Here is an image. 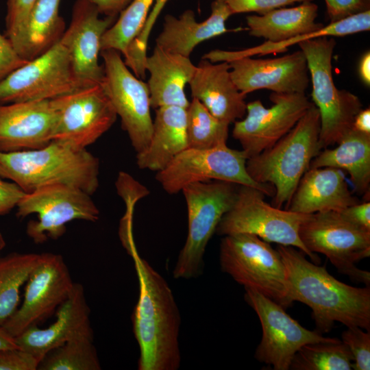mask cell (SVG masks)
I'll return each instance as SVG.
<instances>
[{
  "label": "cell",
  "instance_id": "cell-48",
  "mask_svg": "<svg viewBox=\"0 0 370 370\" xmlns=\"http://www.w3.org/2000/svg\"><path fill=\"white\" fill-rule=\"evenodd\" d=\"M17 347L15 337L0 326V350Z\"/></svg>",
  "mask_w": 370,
  "mask_h": 370
},
{
  "label": "cell",
  "instance_id": "cell-37",
  "mask_svg": "<svg viewBox=\"0 0 370 370\" xmlns=\"http://www.w3.org/2000/svg\"><path fill=\"white\" fill-rule=\"evenodd\" d=\"M36 0H7L5 36L14 49L17 45L29 13Z\"/></svg>",
  "mask_w": 370,
  "mask_h": 370
},
{
  "label": "cell",
  "instance_id": "cell-45",
  "mask_svg": "<svg viewBox=\"0 0 370 370\" xmlns=\"http://www.w3.org/2000/svg\"><path fill=\"white\" fill-rule=\"evenodd\" d=\"M167 1L168 0L155 1V5L153 8L152 11L149 14L141 32L136 39V42L141 47L147 46L149 34L152 29L156 18L159 16L160 12L162 11Z\"/></svg>",
  "mask_w": 370,
  "mask_h": 370
},
{
  "label": "cell",
  "instance_id": "cell-18",
  "mask_svg": "<svg viewBox=\"0 0 370 370\" xmlns=\"http://www.w3.org/2000/svg\"><path fill=\"white\" fill-rule=\"evenodd\" d=\"M117 17H100L97 9L86 0H76L71 23L60 42L69 56L75 77L82 87L102 84L103 66L99 62L101 41Z\"/></svg>",
  "mask_w": 370,
  "mask_h": 370
},
{
  "label": "cell",
  "instance_id": "cell-39",
  "mask_svg": "<svg viewBox=\"0 0 370 370\" xmlns=\"http://www.w3.org/2000/svg\"><path fill=\"white\" fill-rule=\"evenodd\" d=\"M229 7L232 14L255 12L264 14L272 10L283 8L295 3L313 0H222Z\"/></svg>",
  "mask_w": 370,
  "mask_h": 370
},
{
  "label": "cell",
  "instance_id": "cell-7",
  "mask_svg": "<svg viewBox=\"0 0 370 370\" xmlns=\"http://www.w3.org/2000/svg\"><path fill=\"white\" fill-rule=\"evenodd\" d=\"M265 194L248 186L239 185L230 209L223 216L215 233L219 236L247 233L268 243L299 249L317 264L320 259L301 242L299 230L311 214L282 210L265 201Z\"/></svg>",
  "mask_w": 370,
  "mask_h": 370
},
{
  "label": "cell",
  "instance_id": "cell-46",
  "mask_svg": "<svg viewBox=\"0 0 370 370\" xmlns=\"http://www.w3.org/2000/svg\"><path fill=\"white\" fill-rule=\"evenodd\" d=\"M352 128L362 133L370 134V109H362L355 116Z\"/></svg>",
  "mask_w": 370,
  "mask_h": 370
},
{
  "label": "cell",
  "instance_id": "cell-49",
  "mask_svg": "<svg viewBox=\"0 0 370 370\" xmlns=\"http://www.w3.org/2000/svg\"><path fill=\"white\" fill-rule=\"evenodd\" d=\"M5 246V241L3 235L0 233V250L4 248Z\"/></svg>",
  "mask_w": 370,
  "mask_h": 370
},
{
  "label": "cell",
  "instance_id": "cell-33",
  "mask_svg": "<svg viewBox=\"0 0 370 370\" xmlns=\"http://www.w3.org/2000/svg\"><path fill=\"white\" fill-rule=\"evenodd\" d=\"M156 0H132L102 36L101 51L113 49L124 57L141 32Z\"/></svg>",
  "mask_w": 370,
  "mask_h": 370
},
{
  "label": "cell",
  "instance_id": "cell-41",
  "mask_svg": "<svg viewBox=\"0 0 370 370\" xmlns=\"http://www.w3.org/2000/svg\"><path fill=\"white\" fill-rule=\"evenodd\" d=\"M27 62L19 56L10 40L0 33V82Z\"/></svg>",
  "mask_w": 370,
  "mask_h": 370
},
{
  "label": "cell",
  "instance_id": "cell-8",
  "mask_svg": "<svg viewBox=\"0 0 370 370\" xmlns=\"http://www.w3.org/2000/svg\"><path fill=\"white\" fill-rule=\"evenodd\" d=\"M219 264L245 288L255 290L287 308V278L278 250L258 236L239 233L223 236L219 247Z\"/></svg>",
  "mask_w": 370,
  "mask_h": 370
},
{
  "label": "cell",
  "instance_id": "cell-11",
  "mask_svg": "<svg viewBox=\"0 0 370 370\" xmlns=\"http://www.w3.org/2000/svg\"><path fill=\"white\" fill-rule=\"evenodd\" d=\"M90 196L69 184L46 185L25 193L16 206V215L24 218L37 214V219L29 221L26 229L34 243L56 240L64 234L69 222L99 219V210Z\"/></svg>",
  "mask_w": 370,
  "mask_h": 370
},
{
  "label": "cell",
  "instance_id": "cell-2",
  "mask_svg": "<svg viewBox=\"0 0 370 370\" xmlns=\"http://www.w3.org/2000/svg\"><path fill=\"white\" fill-rule=\"evenodd\" d=\"M139 282L133 331L140 349L139 370H177L181 364V317L165 279L136 249L131 253Z\"/></svg>",
  "mask_w": 370,
  "mask_h": 370
},
{
  "label": "cell",
  "instance_id": "cell-29",
  "mask_svg": "<svg viewBox=\"0 0 370 370\" xmlns=\"http://www.w3.org/2000/svg\"><path fill=\"white\" fill-rule=\"evenodd\" d=\"M61 0H36L21 38L15 47L19 56L29 61L40 56L58 42L65 31L60 15Z\"/></svg>",
  "mask_w": 370,
  "mask_h": 370
},
{
  "label": "cell",
  "instance_id": "cell-32",
  "mask_svg": "<svg viewBox=\"0 0 370 370\" xmlns=\"http://www.w3.org/2000/svg\"><path fill=\"white\" fill-rule=\"evenodd\" d=\"M353 358L348 347L338 338L308 343L295 354L289 369L350 370Z\"/></svg>",
  "mask_w": 370,
  "mask_h": 370
},
{
  "label": "cell",
  "instance_id": "cell-31",
  "mask_svg": "<svg viewBox=\"0 0 370 370\" xmlns=\"http://www.w3.org/2000/svg\"><path fill=\"white\" fill-rule=\"evenodd\" d=\"M41 254L13 253L0 258V326L18 309L20 291Z\"/></svg>",
  "mask_w": 370,
  "mask_h": 370
},
{
  "label": "cell",
  "instance_id": "cell-14",
  "mask_svg": "<svg viewBox=\"0 0 370 370\" xmlns=\"http://www.w3.org/2000/svg\"><path fill=\"white\" fill-rule=\"evenodd\" d=\"M56 114L53 140L84 149L115 123L116 111L102 84L79 88L50 99Z\"/></svg>",
  "mask_w": 370,
  "mask_h": 370
},
{
  "label": "cell",
  "instance_id": "cell-16",
  "mask_svg": "<svg viewBox=\"0 0 370 370\" xmlns=\"http://www.w3.org/2000/svg\"><path fill=\"white\" fill-rule=\"evenodd\" d=\"M266 108L260 100L247 103L246 116L234 122L232 136L248 158L269 149L288 134L312 106L305 93L272 92Z\"/></svg>",
  "mask_w": 370,
  "mask_h": 370
},
{
  "label": "cell",
  "instance_id": "cell-38",
  "mask_svg": "<svg viewBox=\"0 0 370 370\" xmlns=\"http://www.w3.org/2000/svg\"><path fill=\"white\" fill-rule=\"evenodd\" d=\"M40 361L20 347L0 350V370H36Z\"/></svg>",
  "mask_w": 370,
  "mask_h": 370
},
{
  "label": "cell",
  "instance_id": "cell-30",
  "mask_svg": "<svg viewBox=\"0 0 370 370\" xmlns=\"http://www.w3.org/2000/svg\"><path fill=\"white\" fill-rule=\"evenodd\" d=\"M369 29L370 10L349 16L340 21L330 23L320 30L299 35L291 39L278 42L265 41L258 46L240 51L212 50L204 54L202 58L212 62H230L241 58L261 56L286 51L290 46L311 38L321 36H345Z\"/></svg>",
  "mask_w": 370,
  "mask_h": 370
},
{
  "label": "cell",
  "instance_id": "cell-21",
  "mask_svg": "<svg viewBox=\"0 0 370 370\" xmlns=\"http://www.w3.org/2000/svg\"><path fill=\"white\" fill-rule=\"evenodd\" d=\"M90 308L82 284L74 283L66 299L59 306L56 319L49 326L29 328L15 337L17 345L42 360L51 350L85 336H93Z\"/></svg>",
  "mask_w": 370,
  "mask_h": 370
},
{
  "label": "cell",
  "instance_id": "cell-23",
  "mask_svg": "<svg viewBox=\"0 0 370 370\" xmlns=\"http://www.w3.org/2000/svg\"><path fill=\"white\" fill-rule=\"evenodd\" d=\"M358 202L340 169L310 168L301 178L286 209L308 214L341 212Z\"/></svg>",
  "mask_w": 370,
  "mask_h": 370
},
{
  "label": "cell",
  "instance_id": "cell-5",
  "mask_svg": "<svg viewBox=\"0 0 370 370\" xmlns=\"http://www.w3.org/2000/svg\"><path fill=\"white\" fill-rule=\"evenodd\" d=\"M305 55L310 79L312 99L320 115L319 148L338 144L352 129L356 114L362 109L359 97L334 84L332 59L336 46L333 37L321 36L297 44Z\"/></svg>",
  "mask_w": 370,
  "mask_h": 370
},
{
  "label": "cell",
  "instance_id": "cell-19",
  "mask_svg": "<svg viewBox=\"0 0 370 370\" xmlns=\"http://www.w3.org/2000/svg\"><path fill=\"white\" fill-rule=\"evenodd\" d=\"M227 62L233 82L245 95L260 89L305 93L310 83L308 64L301 50L274 58L245 57Z\"/></svg>",
  "mask_w": 370,
  "mask_h": 370
},
{
  "label": "cell",
  "instance_id": "cell-13",
  "mask_svg": "<svg viewBox=\"0 0 370 370\" xmlns=\"http://www.w3.org/2000/svg\"><path fill=\"white\" fill-rule=\"evenodd\" d=\"M81 88L68 52L59 40L0 82V105L49 100Z\"/></svg>",
  "mask_w": 370,
  "mask_h": 370
},
{
  "label": "cell",
  "instance_id": "cell-12",
  "mask_svg": "<svg viewBox=\"0 0 370 370\" xmlns=\"http://www.w3.org/2000/svg\"><path fill=\"white\" fill-rule=\"evenodd\" d=\"M100 54L104 69L102 86L133 148L139 153L148 146L153 127L147 84L131 72L119 51L106 49Z\"/></svg>",
  "mask_w": 370,
  "mask_h": 370
},
{
  "label": "cell",
  "instance_id": "cell-34",
  "mask_svg": "<svg viewBox=\"0 0 370 370\" xmlns=\"http://www.w3.org/2000/svg\"><path fill=\"white\" fill-rule=\"evenodd\" d=\"M230 124L213 116L197 99L186 108L188 147L209 149L226 145Z\"/></svg>",
  "mask_w": 370,
  "mask_h": 370
},
{
  "label": "cell",
  "instance_id": "cell-25",
  "mask_svg": "<svg viewBox=\"0 0 370 370\" xmlns=\"http://www.w3.org/2000/svg\"><path fill=\"white\" fill-rule=\"evenodd\" d=\"M145 66L149 73L147 84L151 108L155 110L165 106L188 108L190 101L185 87L196 70L190 58L156 46L152 54L147 57Z\"/></svg>",
  "mask_w": 370,
  "mask_h": 370
},
{
  "label": "cell",
  "instance_id": "cell-35",
  "mask_svg": "<svg viewBox=\"0 0 370 370\" xmlns=\"http://www.w3.org/2000/svg\"><path fill=\"white\" fill-rule=\"evenodd\" d=\"M93 336L72 339L49 352L41 360L39 370H100Z\"/></svg>",
  "mask_w": 370,
  "mask_h": 370
},
{
  "label": "cell",
  "instance_id": "cell-26",
  "mask_svg": "<svg viewBox=\"0 0 370 370\" xmlns=\"http://www.w3.org/2000/svg\"><path fill=\"white\" fill-rule=\"evenodd\" d=\"M188 147L186 109L160 107L156 109L148 146L136 153V164L140 169L158 172Z\"/></svg>",
  "mask_w": 370,
  "mask_h": 370
},
{
  "label": "cell",
  "instance_id": "cell-10",
  "mask_svg": "<svg viewBox=\"0 0 370 370\" xmlns=\"http://www.w3.org/2000/svg\"><path fill=\"white\" fill-rule=\"evenodd\" d=\"M299 235L311 253L325 255L338 272L369 286L370 273L356 264L370 256V232L339 212L324 211L311 214L301 225Z\"/></svg>",
  "mask_w": 370,
  "mask_h": 370
},
{
  "label": "cell",
  "instance_id": "cell-20",
  "mask_svg": "<svg viewBox=\"0 0 370 370\" xmlns=\"http://www.w3.org/2000/svg\"><path fill=\"white\" fill-rule=\"evenodd\" d=\"M56 114L49 100L0 105V151L34 149L53 140Z\"/></svg>",
  "mask_w": 370,
  "mask_h": 370
},
{
  "label": "cell",
  "instance_id": "cell-3",
  "mask_svg": "<svg viewBox=\"0 0 370 370\" xmlns=\"http://www.w3.org/2000/svg\"><path fill=\"white\" fill-rule=\"evenodd\" d=\"M99 162L84 149L58 140L45 147L14 151H0V177L25 192L65 184L92 195L99 187Z\"/></svg>",
  "mask_w": 370,
  "mask_h": 370
},
{
  "label": "cell",
  "instance_id": "cell-44",
  "mask_svg": "<svg viewBox=\"0 0 370 370\" xmlns=\"http://www.w3.org/2000/svg\"><path fill=\"white\" fill-rule=\"evenodd\" d=\"M92 4L100 14L118 17L132 0H86Z\"/></svg>",
  "mask_w": 370,
  "mask_h": 370
},
{
  "label": "cell",
  "instance_id": "cell-1",
  "mask_svg": "<svg viewBox=\"0 0 370 370\" xmlns=\"http://www.w3.org/2000/svg\"><path fill=\"white\" fill-rule=\"evenodd\" d=\"M277 250L286 269L288 307L295 301L307 305L321 332H329L335 322L370 331L369 286L338 280L294 247L279 245Z\"/></svg>",
  "mask_w": 370,
  "mask_h": 370
},
{
  "label": "cell",
  "instance_id": "cell-27",
  "mask_svg": "<svg viewBox=\"0 0 370 370\" xmlns=\"http://www.w3.org/2000/svg\"><path fill=\"white\" fill-rule=\"evenodd\" d=\"M318 5L313 1L293 8H280L264 14L246 16L247 29L254 37L278 42L321 29L325 25L315 21Z\"/></svg>",
  "mask_w": 370,
  "mask_h": 370
},
{
  "label": "cell",
  "instance_id": "cell-22",
  "mask_svg": "<svg viewBox=\"0 0 370 370\" xmlns=\"http://www.w3.org/2000/svg\"><path fill=\"white\" fill-rule=\"evenodd\" d=\"M188 85L192 98L199 100L219 120L230 124L245 115L246 95L233 82L229 62L202 58Z\"/></svg>",
  "mask_w": 370,
  "mask_h": 370
},
{
  "label": "cell",
  "instance_id": "cell-17",
  "mask_svg": "<svg viewBox=\"0 0 370 370\" xmlns=\"http://www.w3.org/2000/svg\"><path fill=\"white\" fill-rule=\"evenodd\" d=\"M25 285L21 306L2 326L14 337L50 316L69 297L74 282L62 256L43 253Z\"/></svg>",
  "mask_w": 370,
  "mask_h": 370
},
{
  "label": "cell",
  "instance_id": "cell-36",
  "mask_svg": "<svg viewBox=\"0 0 370 370\" xmlns=\"http://www.w3.org/2000/svg\"><path fill=\"white\" fill-rule=\"evenodd\" d=\"M342 333L341 341L349 349L353 361L352 369H370V331L357 327H347Z\"/></svg>",
  "mask_w": 370,
  "mask_h": 370
},
{
  "label": "cell",
  "instance_id": "cell-6",
  "mask_svg": "<svg viewBox=\"0 0 370 370\" xmlns=\"http://www.w3.org/2000/svg\"><path fill=\"white\" fill-rule=\"evenodd\" d=\"M238 186L214 180L192 183L182 188L188 211V234L173 271V278L188 280L202 274L206 246L233 205Z\"/></svg>",
  "mask_w": 370,
  "mask_h": 370
},
{
  "label": "cell",
  "instance_id": "cell-24",
  "mask_svg": "<svg viewBox=\"0 0 370 370\" xmlns=\"http://www.w3.org/2000/svg\"><path fill=\"white\" fill-rule=\"evenodd\" d=\"M231 15L229 7L222 0L212 3L210 15L202 22L196 21L195 12L191 10L184 11L178 17L167 14L162 32L156 39V46L190 58L199 43L230 32L225 22Z\"/></svg>",
  "mask_w": 370,
  "mask_h": 370
},
{
  "label": "cell",
  "instance_id": "cell-15",
  "mask_svg": "<svg viewBox=\"0 0 370 370\" xmlns=\"http://www.w3.org/2000/svg\"><path fill=\"white\" fill-rule=\"evenodd\" d=\"M245 290V301L256 312L262 327V338L254 355L259 362L275 370H288L295 354L303 345L335 338L304 328L277 302L254 289Z\"/></svg>",
  "mask_w": 370,
  "mask_h": 370
},
{
  "label": "cell",
  "instance_id": "cell-43",
  "mask_svg": "<svg viewBox=\"0 0 370 370\" xmlns=\"http://www.w3.org/2000/svg\"><path fill=\"white\" fill-rule=\"evenodd\" d=\"M350 223L370 232V202L366 201L350 206L339 212Z\"/></svg>",
  "mask_w": 370,
  "mask_h": 370
},
{
  "label": "cell",
  "instance_id": "cell-40",
  "mask_svg": "<svg viewBox=\"0 0 370 370\" xmlns=\"http://www.w3.org/2000/svg\"><path fill=\"white\" fill-rule=\"evenodd\" d=\"M330 23L370 10V0H325Z\"/></svg>",
  "mask_w": 370,
  "mask_h": 370
},
{
  "label": "cell",
  "instance_id": "cell-42",
  "mask_svg": "<svg viewBox=\"0 0 370 370\" xmlns=\"http://www.w3.org/2000/svg\"><path fill=\"white\" fill-rule=\"evenodd\" d=\"M3 179L0 177V215L5 214L16 207L26 193L16 184Z\"/></svg>",
  "mask_w": 370,
  "mask_h": 370
},
{
  "label": "cell",
  "instance_id": "cell-4",
  "mask_svg": "<svg viewBox=\"0 0 370 370\" xmlns=\"http://www.w3.org/2000/svg\"><path fill=\"white\" fill-rule=\"evenodd\" d=\"M320 115L312 106L293 128L275 144L247 160L249 175L274 187L271 205L286 208L312 160L321 151L319 140Z\"/></svg>",
  "mask_w": 370,
  "mask_h": 370
},
{
  "label": "cell",
  "instance_id": "cell-47",
  "mask_svg": "<svg viewBox=\"0 0 370 370\" xmlns=\"http://www.w3.org/2000/svg\"><path fill=\"white\" fill-rule=\"evenodd\" d=\"M358 73L362 82L369 86L370 85V53L369 51L360 58Z\"/></svg>",
  "mask_w": 370,
  "mask_h": 370
},
{
  "label": "cell",
  "instance_id": "cell-9",
  "mask_svg": "<svg viewBox=\"0 0 370 370\" xmlns=\"http://www.w3.org/2000/svg\"><path fill=\"white\" fill-rule=\"evenodd\" d=\"M247 159L243 150L229 148L227 145L209 149L188 147L157 172L156 179L169 194L177 193L192 183L219 180L254 187L273 197L272 185L258 183L249 175Z\"/></svg>",
  "mask_w": 370,
  "mask_h": 370
},
{
  "label": "cell",
  "instance_id": "cell-28",
  "mask_svg": "<svg viewBox=\"0 0 370 370\" xmlns=\"http://www.w3.org/2000/svg\"><path fill=\"white\" fill-rule=\"evenodd\" d=\"M334 149L325 148L312 160L310 168L332 167L345 170L354 191L369 194L370 134L351 129Z\"/></svg>",
  "mask_w": 370,
  "mask_h": 370
}]
</instances>
